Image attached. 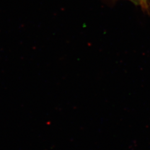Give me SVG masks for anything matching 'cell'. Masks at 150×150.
<instances>
[{"instance_id": "6da1fadb", "label": "cell", "mask_w": 150, "mask_h": 150, "mask_svg": "<svg viewBox=\"0 0 150 150\" xmlns=\"http://www.w3.org/2000/svg\"><path fill=\"white\" fill-rule=\"evenodd\" d=\"M134 2L138 3L142 7H146L148 5L149 0H131Z\"/></svg>"}]
</instances>
